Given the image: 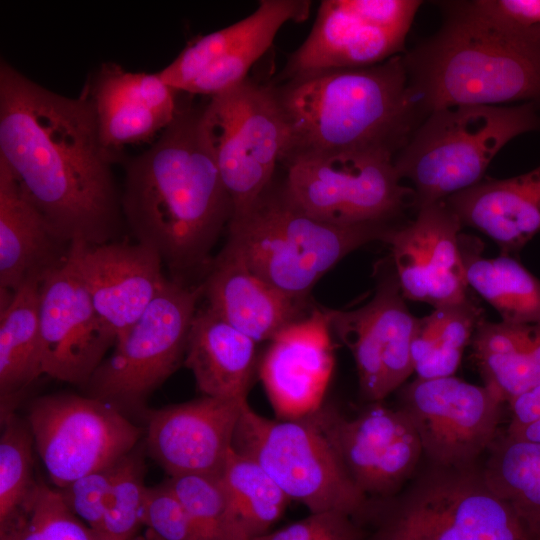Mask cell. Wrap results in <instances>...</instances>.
I'll return each instance as SVG.
<instances>
[{
  "label": "cell",
  "mask_w": 540,
  "mask_h": 540,
  "mask_svg": "<svg viewBox=\"0 0 540 540\" xmlns=\"http://www.w3.org/2000/svg\"><path fill=\"white\" fill-rule=\"evenodd\" d=\"M504 402L485 385L448 376L416 378L399 406L411 418L429 464L465 468L478 464L498 435Z\"/></svg>",
  "instance_id": "cell-14"
},
{
  "label": "cell",
  "mask_w": 540,
  "mask_h": 540,
  "mask_svg": "<svg viewBox=\"0 0 540 540\" xmlns=\"http://www.w3.org/2000/svg\"><path fill=\"white\" fill-rule=\"evenodd\" d=\"M39 320L42 374L86 386L116 339L67 253L41 276Z\"/></svg>",
  "instance_id": "cell-18"
},
{
  "label": "cell",
  "mask_w": 540,
  "mask_h": 540,
  "mask_svg": "<svg viewBox=\"0 0 540 540\" xmlns=\"http://www.w3.org/2000/svg\"><path fill=\"white\" fill-rule=\"evenodd\" d=\"M374 540H533L478 464L431 465L387 508Z\"/></svg>",
  "instance_id": "cell-9"
},
{
  "label": "cell",
  "mask_w": 540,
  "mask_h": 540,
  "mask_svg": "<svg viewBox=\"0 0 540 540\" xmlns=\"http://www.w3.org/2000/svg\"><path fill=\"white\" fill-rule=\"evenodd\" d=\"M226 246L262 280L286 295L307 300L315 283L345 255L383 240L385 223L336 226L292 204L283 190L265 193L232 216Z\"/></svg>",
  "instance_id": "cell-6"
},
{
  "label": "cell",
  "mask_w": 540,
  "mask_h": 540,
  "mask_svg": "<svg viewBox=\"0 0 540 540\" xmlns=\"http://www.w3.org/2000/svg\"><path fill=\"white\" fill-rule=\"evenodd\" d=\"M203 295L167 279L141 317L115 341L88 383V394L122 412L140 410L184 362L190 327Z\"/></svg>",
  "instance_id": "cell-10"
},
{
  "label": "cell",
  "mask_w": 540,
  "mask_h": 540,
  "mask_svg": "<svg viewBox=\"0 0 540 540\" xmlns=\"http://www.w3.org/2000/svg\"><path fill=\"white\" fill-rule=\"evenodd\" d=\"M117 463L58 489L68 508L100 535Z\"/></svg>",
  "instance_id": "cell-39"
},
{
  "label": "cell",
  "mask_w": 540,
  "mask_h": 540,
  "mask_svg": "<svg viewBox=\"0 0 540 540\" xmlns=\"http://www.w3.org/2000/svg\"><path fill=\"white\" fill-rule=\"evenodd\" d=\"M67 255L115 339L141 317L166 280L159 255L138 242L73 241Z\"/></svg>",
  "instance_id": "cell-21"
},
{
  "label": "cell",
  "mask_w": 540,
  "mask_h": 540,
  "mask_svg": "<svg viewBox=\"0 0 540 540\" xmlns=\"http://www.w3.org/2000/svg\"><path fill=\"white\" fill-rule=\"evenodd\" d=\"M462 225L495 241L505 255L540 231V165L507 179H487L446 200Z\"/></svg>",
  "instance_id": "cell-25"
},
{
  "label": "cell",
  "mask_w": 540,
  "mask_h": 540,
  "mask_svg": "<svg viewBox=\"0 0 540 540\" xmlns=\"http://www.w3.org/2000/svg\"><path fill=\"white\" fill-rule=\"evenodd\" d=\"M439 30L403 56L425 113L456 105L540 106V27L520 29L481 3H444Z\"/></svg>",
  "instance_id": "cell-3"
},
{
  "label": "cell",
  "mask_w": 540,
  "mask_h": 540,
  "mask_svg": "<svg viewBox=\"0 0 540 540\" xmlns=\"http://www.w3.org/2000/svg\"><path fill=\"white\" fill-rule=\"evenodd\" d=\"M181 108L152 146L125 164L122 214L136 242L176 276L207 263L232 203L199 127Z\"/></svg>",
  "instance_id": "cell-2"
},
{
  "label": "cell",
  "mask_w": 540,
  "mask_h": 540,
  "mask_svg": "<svg viewBox=\"0 0 540 540\" xmlns=\"http://www.w3.org/2000/svg\"><path fill=\"white\" fill-rule=\"evenodd\" d=\"M330 326L324 309H312L272 340L260 376L281 419L305 416L322 405L334 367Z\"/></svg>",
  "instance_id": "cell-22"
},
{
  "label": "cell",
  "mask_w": 540,
  "mask_h": 540,
  "mask_svg": "<svg viewBox=\"0 0 540 540\" xmlns=\"http://www.w3.org/2000/svg\"><path fill=\"white\" fill-rule=\"evenodd\" d=\"M34 439L27 421L2 414L0 437L1 540H12L32 502L38 483L33 478Z\"/></svg>",
  "instance_id": "cell-33"
},
{
  "label": "cell",
  "mask_w": 540,
  "mask_h": 540,
  "mask_svg": "<svg viewBox=\"0 0 540 540\" xmlns=\"http://www.w3.org/2000/svg\"><path fill=\"white\" fill-rule=\"evenodd\" d=\"M41 276L31 274L0 310L1 406H12L41 372L39 291Z\"/></svg>",
  "instance_id": "cell-28"
},
{
  "label": "cell",
  "mask_w": 540,
  "mask_h": 540,
  "mask_svg": "<svg viewBox=\"0 0 540 540\" xmlns=\"http://www.w3.org/2000/svg\"><path fill=\"white\" fill-rule=\"evenodd\" d=\"M189 514L224 540H248L221 474H185L164 482Z\"/></svg>",
  "instance_id": "cell-35"
},
{
  "label": "cell",
  "mask_w": 540,
  "mask_h": 540,
  "mask_svg": "<svg viewBox=\"0 0 540 540\" xmlns=\"http://www.w3.org/2000/svg\"><path fill=\"white\" fill-rule=\"evenodd\" d=\"M246 401L202 396L146 411L149 453L169 477L221 474Z\"/></svg>",
  "instance_id": "cell-20"
},
{
  "label": "cell",
  "mask_w": 540,
  "mask_h": 540,
  "mask_svg": "<svg viewBox=\"0 0 540 540\" xmlns=\"http://www.w3.org/2000/svg\"><path fill=\"white\" fill-rule=\"evenodd\" d=\"M199 127L230 197L232 216L238 215L270 187L287 147L277 90L247 78L210 97L200 108Z\"/></svg>",
  "instance_id": "cell-8"
},
{
  "label": "cell",
  "mask_w": 540,
  "mask_h": 540,
  "mask_svg": "<svg viewBox=\"0 0 540 540\" xmlns=\"http://www.w3.org/2000/svg\"><path fill=\"white\" fill-rule=\"evenodd\" d=\"M482 472L489 488L516 513L533 540H540V444L497 435Z\"/></svg>",
  "instance_id": "cell-30"
},
{
  "label": "cell",
  "mask_w": 540,
  "mask_h": 540,
  "mask_svg": "<svg viewBox=\"0 0 540 540\" xmlns=\"http://www.w3.org/2000/svg\"><path fill=\"white\" fill-rule=\"evenodd\" d=\"M144 473L139 451L132 450L117 463L101 529L105 540H132L142 524Z\"/></svg>",
  "instance_id": "cell-36"
},
{
  "label": "cell",
  "mask_w": 540,
  "mask_h": 540,
  "mask_svg": "<svg viewBox=\"0 0 540 540\" xmlns=\"http://www.w3.org/2000/svg\"><path fill=\"white\" fill-rule=\"evenodd\" d=\"M329 441L354 485L370 500H386L411 478L423 456L407 413L380 402L347 418L321 405L307 414Z\"/></svg>",
  "instance_id": "cell-15"
},
{
  "label": "cell",
  "mask_w": 540,
  "mask_h": 540,
  "mask_svg": "<svg viewBox=\"0 0 540 540\" xmlns=\"http://www.w3.org/2000/svg\"><path fill=\"white\" fill-rule=\"evenodd\" d=\"M221 475L248 540L268 533L291 501L255 460L233 449Z\"/></svg>",
  "instance_id": "cell-34"
},
{
  "label": "cell",
  "mask_w": 540,
  "mask_h": 540,
  "mask_svg": "<svg viewBox=\"0 0 540 540\" xmlns=\"http://www.w3.org/2000/svg\"><path fill=\"white\" fill-rule=\"evenodd\" d=\"M482 318V309L470 297L419 318L411 346L417 378L453 376Z\"/></svg>",
  "instance_id": "cell-31"
},
{
  "label": "cell",
  "mask_w": 540,
  "mask_h": 540,
  "mask_svg": "<svg viewBox=\"0 0 540 540\" xmlns=\"http://www.w3.org/2000/svg\"><path fill=\"white\" fill-rule=\"evenodd\" d=\"M142 524L160 540H224L197 522L164 482L147 487Z\"/></svg>",
  "instance_id": "cell-38"
},
{
  "label": "cell",
  "mask_w": 540,
  "mask_h": 540,
  "mask_svg": "<svg viewBox=\"0 0 540 540\" xmlns=\"http://www.w3.org/2000/svg\"><path fill=\"white\" fill-rule=\"evenodd\" d=\"M386 152L317 154L285 163L282 188L309 216L336 226L385 223L410 205L415 192L401 183Z\"/></svg>",
  "instance_id": "cell-11"
},
{
  "label": "cell",
  "mask_w": 540,
  "mask_h": 540,
  "mask_svg": "<svg viewBox=\"0 0 540 540\" xmlns=\"http://www.w3.org/2000/svg\"><path fill=\"white\" fill-rule=\"evenodd\" d=\"M256 344L207 307L193 318L184 364L203 396L246 399L256 366Z\"/></svg>",
  "instance_id": "cell-27"
},
{
  "label": "cell",
  "mask_w": 540,
  "mask_h": 540,
  "mask_svg": "<svg viewBox=\"0 0 540 540\" xmlns=\"http://www.w3.org/2000/svg\"><path fill=\"white\" fill-rule=\"evenodd\" d=\"M481 3L510 26L520 29L540 27V0H481Z\"/></svg>",
  "instance_id": "cell-42"
},
{
  "label": "cell",
  "mask_w": 540,
  "mask_h": 540,
  "mask_svg": "<svg viewBox=\"0 0 540 540\" xmlns=\"http://www.w3.org/2000/svg\"><path fill=\"white\" fill-rule=\"evenodd\" d=\"M276 90L288 127L283 164L317 154L396 156L425 113L400 54L368 67L305 75Z\"/></svg>",
  "instance_id": "cell-4"
},
{
  "label": "cell",
  "mask_w": 540,
  "mask_h": 540,
  "mask_svg": "<svg viewBox=\"0 0 540 540\" xmlns=\"http://www.w3.org/2000/svg\"><path fill=\"white\" fill-rule=\"evenodd\" d=\"M68 246L0 159V289L15 292L29 275H43Z\"/></svg>",
  "instance_id": "cell-26"
},
{
  "label": "cell",
  "mask_w": 540,
  "mask_h": 540,
  "mask_svg": "<svg viewBox=\"0 0 540 540\" xmlns=\"http://www.w3.org/2000/svg\"><path fill=\"white\" fill-rule=\"evenodd\" d=\"M310 7L308 0H262L246 18L188 43L158 74L182 93L220 94L246 80L280 28L306 20Z\"/></svg>",
  "instance_id": "cell-16"
},
{
  "label": "cell",
  "mask_w": 540,
  "mask_h": 540,
  "mask_svg": "<svg viewBox=\"0 0 540 540\" xmlns=\"http://www.w3.org/2000/svg\"><path fill=\"white\" fill-rule=\"evenodd\" d=\"M420 5L417 0H323L280 79L368 67L399 55Z\"/></svg>",
  "instance_id": "cell-13"
},
{
  "label": "cell",
  "mask_w": 540,
  "mask_h": 540,
  "mask_svg": "<svg viewBox=\"0 0 540 540\" xmlns=\"http://www.w3.org/2000/svg\"><path fill=\"white\" fill-rule=\"evenodd\" d=\"M508 405L510 421L505 433L540 444V385L515 397Z\"/></svg>",
  "instance_id": "cell-41"
},
{
  "label": "cell",
  "mask_w": 540,
  "mask_h": 540,
  "mask_svg": "<svg viewBox=\"0 0 540 540\" xmlns=\"http://www.w3.org/2000/svg\"><path fill=\"white\" fill-rule=\"evenodd\" d=\"M146 539H147V540H160V539H158L155 535H153L152 533H150L149 531H148L147 534H146Z\"/></svg>",
  "instance_id": "cell-43"
},
{
  "label": "cell",
  "mask_w": 540,
  "mask_h": 540,
  "mask_svg": "<svg viewBox=\"0 0 540 540\" xmlns=\"http://www.w3.org/2000/svg\"><path fill=\"white\" fill-rule=\"evenodd\" d=\"M462 247V244H461ZM468 287L512 324L540 322V280L509 255L484 258L462 248Z\"/></svg>",
  "instance_id": "cell-32"
},
{
  "label": "cell",
  "mask_w": 540,
  "mask_h": 540,
  "mask_svg": "<svg viewBox=\"0 0 540 540\" xmlns=\"http://www.w3.org/2000/svg\"><path fill=\"white\" fill-rule=\"evenodd\" d=\"M12 540H105L66 505L59 490L38 483Z\"/></svg>",
  "instance_id": "cell-37"
},
{
  "label": "cell",
  "mask_w": 540,
  "mask_h": 540,
  "mask_svg": "<svg viewBox=\"0 0 540 540\" xmlns=\"http://www.w3.org/2000/svg\"><path fill=\"white\" fill-rule=\"evenodd\" d=\"M462 226L454 211L440 201L418 208L408 224L387 230L382 241L390 246L405 299L439 308L469 297L459 233Z\"/></svg>",
  "instance_id": "cell-19"
},
{
  "label": "cell",
  "mask_w": 540,
  "mask_h": 540,
  "mask_svg": "<svg viewBox=\"0 0 540 540\" xmlns=\"http://www.w3.org/2000/svg\"><path fill=\"white\" fill-rule=\"evenodd\" d=\"M404 299L392 275L363 306L324 309L331 332L353 355L360 394L370 403L381 402L414 372L411 346L419 318L410 313Z\"/></svg>",
  "instance_id": "cell-17"
},
{
  "label": "cell",
  "mask_w": 540,
  "mask_h": 540,
  "mask_svg": "<svg viewBox=\"0 0 540 540\" xmlns=\"http://www.w3.org/2000/svg\"><path fill=\"white\" fill-rule=\"evenodd\" d=\"M533 324L482 318L471 339L484 385L504 403L540 385V365L532 352Z\"/></svg>",
  "instance_id": "cell-29"
},
{
  "label": "cell",
  "mask_w": 540,
  "mask_h": 540,
  "mask_svg": "<svg viewBox=\"0 0 540 540\" xmlns=\"http://www.w3.org/2000/svg\"><path fill=\"white\" fill-rule=\"evenodd\" d=\"M250 540H362L356 519L339 511L310 513L282 529Z\"/></svg>",
  "instance_id": "cell-40"
},
{
  "label": "cell",
  "mask_w": 540,
  "mask_h": 540,
  "mask_svg": "<svg viewBox=\"0 0 540 540\" xmlns=\"http://www.w3.org/2000/svg\"><path fill=\"white\" fill-rule=\"evenodd\" d=\"M232 449L255 460L290 500L310 513L339 511L353 518L372 511V500L352 482L318 427L302 416L268 419L246 401Z\"/></svg>",
  "instance_id": "cell-7"
},
{
  "label": "cell",
  "mask_w": 540,
  "mask_h": 540,
  "mask_svg": "<svg viewBox=\"0 0 540 540\" xmlns=\"http://www.w3.org/2000/svg\"><path fill=\"white\" fill-rule=\"evenodd\" d=\"M88 97L55 93L0 61V159L66 244L114 241L122 226L112 164Z\"/></svg>",
  "instance_id": "cell-1"
},
{
  "label": "cell",
  "mask_w": 540,
  "mask_h": 540,
  "mask_svg": "<svg viewBox=\"0 0 540 540\" xmlns=\"http://www.w3.org/2000/svg\"><path fill=\"white\" fill-rule=\"evenodd\" d=\"M539 107L456 105L429 112L394 157L401 180L413 184L415 208L479 183L508 142L540 130Z\"/></svg>",
  "instance_id": "cell-5"
},
{
  "label": "cell",
  "mask_w": 540,
  "mask_h": 540,
  "mask_svg": "<svg viewBox=\"0 0 540 540\" xmlns=\"http://www.w3.org/2000/svg\"><path fill=\"white\" fill-rule=\"evenodd\" d=\"M27 422L57 489L119 462L134 450L142 432L115 406L75 394L36 398Z\"/></svg>",
  "instance_id": "cell-12"
},
{
  "label": "cell",
  "mask_w": 540,
  "mask_h": 540,
  "mask_svg": "<svg viewBox=\"0 0 540 540\" xmlns=\"http://www.w3.org/2000/svg\"><path fill=\"white\" fill-rule=\"evenodd\" d=\"M104 145L119 153L163 132L176 118L180 106L176 89L158 72H130L112 62L103 63L85 87Z\"/></svg>",
  "instance_id": "cell-23"
},
{
  "label": "cell",
  "mask_w": 540,
  "mask_h": 540,
  "mask_svg": "<svg viewBox=\"0 0 540 540\" xmlns=\"http://www.w3.org/2000/svg\"><path fill=\"white\" fill-rule=\"evenodd\" d=\"M201 286L207 307L256 343L272 340L312 311L307 300L290 297L255 275L226 245Z\"/></svg>",
  "instance_id": "cell-24"
}]
</instances>
